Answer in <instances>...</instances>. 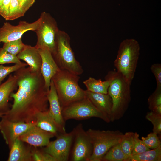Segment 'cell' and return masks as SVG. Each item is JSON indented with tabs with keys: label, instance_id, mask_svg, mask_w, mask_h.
Listing matches in <instances>:
<instances>
[{
	"label": "cell",
	"instance_id": "cell-8",
	"mask_svg": "<svg viewBox=\"0 0 161 161\" xmlns=\"http://www.w3.org/2000/svg\"><path fill=\"white\" fill-rule=\"evenodd\" d=\"M62 112L65 121L69 119L82 120L96 117L107 123L111 122L109 118L98 110L86 97L63 108Z\"/></svg>",
	"mask_w": 161,
	"mask_h": 161
},
{
	"label": "cell",
	"instance_id": "cell-4",
	"mask_svg": "<svg viewBox=\"0 0 161 161\" xmlns=\"http://www.w3.org/2000/svg\"><path fill=\"white\" fill-rule=\"evenodd\" d=\"M138 42L134 39H126L120 43L114 66L117 72L131 85L134 78L140 54Z\"/></svg>",
	"mask_w": 161,
	"mask_h": 161
},
{
	"label": "cell",
	"instance_id": "cell-32",
	"mask_svg": "<svg viewBox=\"0 0 161 161\" xmlns=\"http://www.w3.org/2000/svg\"><path fill=\"white\" fill-rule=\"evenodd\" d=\"M148 103L151 111L155 107L161 105V89L156 88L148 98Z\"/></svg>",
	"mask_w": 161,
	"mask_h": 161
},
{
	"label": "cell",
	"instance_id": "cell-13",
	"mask_svg": "<svg viewBox=\"0 0 161 161\" xmlns=\"http://www.w3.org/2000/svg\"><path fill=\"white\" fill-rule=\"evenodd\" d=\"M54 136L53 134L35 125L20 135L18 139L31 146L42 147L47 146L50 142V139Z\"/></svg>",
	"mask_w": 161,
	"mask_h": 161
},
{
	"label": "cell",
	"instance_id": "cell-31",
	"mask_svg": "<svg viewBox=\"0 0 161 161\" xmlns=\"http://www.w3.org/2000/svg\"><path fill=\"white\" fill-rule=\"evenodd\" d=\"M32 158L34 161H57L53 157L43 150L32 149Z\"/></svg>",
	"mask_w": 161,
	"mask_h": 161
},
{
	"label": "cell",
	"instance_id": "cell-26",
	"mask_svg": "<svg viewBox=\"0 0 161 161\" xmlns=\"http://www.w3.org/2000/svg\"><path fill=\"white\" fill-rule=\"evenodd\" d=\"M24 13L18 0H10L8 20H13L23 16Z\"/></svg>",
	"mask_w": 161,
	"mask_h": 161
},
{
	"label": "cell",
	"instance_id": "cell-15",
	"mask_svg": "<svg viewBox=\"0 0 161 161\" xmlns=\"http://www.w3.org/2000/svg\"><path fill=\"white\" fill-rule=\"evenodd\" d=\"M47 96L50 115L63 131L66 133L65 121L63 116L62 108L55 87L52 80Z\"/></svg>",
	"mask_w": 161,
	"mask_h": 161
},
{
	"label": "cell",
	"instance_id": "cell-14",
	"mask_svg": "<svg viewBox=\"0 0 161 161\" xmlns=\"http://www.w3.org/2000/svg\"><path fill=\"white\" fill-rule=\"evenodd\" d=\"M38 49L42 60L41 72L44 79L46 87L49 89L52 78L61 69L50 51L44 49Z\"/></svg>",
	"mask_w": 161,
	"mask_h": 161
},
{
	"label": "cell",
	"instance_id": "cell-30",
	"mask_svg": "<svg viewBox=\"0 0 161 161\" xmlns=\"http://www.w3.org/2000/svg\"><path fill=\"white\" fill-rule=\"evenodd\" d=\"M22 62L17 55L9 53L2 47L0 48V64L8 63L21 64Z\"/></svg>",
	"mask_w": 161,
	"mask_h": 161
},
{
	"label": "cell",
	"instance_id": "cell-38",
	"mask_svg": "<svg viewBox=\"0 0 161 161\" xmlns=\"http://www.w3.org/2000/svg\"><path fill=\"white\" fill-rule=\"evenodd\" d=\"M7 111L0 110V118H1L6 113Z\"/></svg>",
	"mask_w": 161,
	"mask_h": 161
},
{
	"label": "cell",
	"instance_id": "cell-18",
	"mask_svg": "<svg viewBox=\"0 0 161 161\" xmlns=\"http://www.w3.org/2000/svg\"><path fill=\"white\" fill-rule=\"evenodd\" d=\"M24 142L16 139L10 148L8 161H32V149L26 146Z\"/></svg>",
	"mask_w": 161,
	"mask_h": 161
},
{
	"label": "cell",
	"instance_id": "cell-39",
	"mask_svg": "<svg viewBox=\"0 0 161 161\" xmlns=\"http://www.w3.org/2000/svg\"><path fill=\"white\" fill-rule=\"evenodd\" d=\"M4 0H0V7H1Z\"/></svg>",
	"mask_w": 161,
	"mask_h": 161
},
{
	"label": "cell",
	"instance_id": "cell-6",
	"mask_svg": "<svg viewBox=\"0 0 161 161\" xmlns=\"http://www.w3.org/2000/svg\"><path fill=\"white\" fill-rule=\"evenodd\" d=\"M93 147L89 161H101L113 146L120 143L123 134L118 130H100L89 129L87 131Z\"/></svg>",
	"mask_w": 161,
	"mask_h": 161
},
{
	"label": "cell",
	"instance_id": "cell-20",
	"mask_svg": "<svg viewBox=\"0 0 161 161\" xmlns=\"http://www.w3.org/2000/svg\"><path fill=\"white\" fill-rule=\"evenodd\" d=\"M17 86V77L11 74L7 80L0 84V110L7 111L9 97Z\"/></svg>",
	"mask_w": 161,
	"mask_h": 161
},
{
	"label": "cell",
	"instance_id": "cell-28",
	"mask_svg": "<svg viewBox=\"0 0 161 161\" xmlns=\"http://www.w3.org/2000/svg\"><path fill=\"white\" fill-rule=\"evenodd\" d=\"M27 64L24 62L21 64H16L10 66H4L0 64V84L4 79L10 73L15 72L21 68L27 66Z\"/></svg>",
	"mask_w": 161,
	"mask_h": 161
},
{
	"label": "cell",
	"instance_id": "cell-29",
	"mask_svg": "<svg viewBox=\"0 0 161 161\" xmlns=\"http://www.w3.org/2000/svg\"><path fill=\"white\" fill-rule=\"evenodd\" d=\"M141 140L150 149H155L161 145V142L157 134L153 132L148 134L146 137H142Z\"/></svg>",
	"mask_w": 161,
	"mask_h": 161
},
{
	"label": "cell",
	"instance_id": "cell-22",
	"mask_svg": "<svg viewBox=\"0 0 161 161\" xmlns=\"http://www.w3.org/2000/svg\"><path fill=\"white\" fill-rule=\"evenodd\" d=\"M161 145L155 149L132 155L128 161H161Z\"/></svg>",
	"mask_w": 161,
	"mask_h": 161
},
{
	"label": "cell",
	"instance_id": "cell-33",
	"mask_svg": "<svg viewBox=\"0 0 161 161\" xmlns=\"http://www.w3.org/2000/svg\"><path fill=\"white\" fill-rule=\"evenodd\" d=\"M150 150L143 140L139 138V135L137 132L134 133V144L132 155L139 154Z\"/></svg>",
	"mask_w": 161,
	"mask_h": 161
},
{
	"label": "cell",
	"instance_id": "cell-40",
	"mask_svg": "<svg viewBox=\"0 0 161 161\" xmlns=\"http://www.w3.org/2000/svg\"><path fill=\"white\" fill-rule=\"evenodd\" d=\"M18 1L19 3L20 4L21 2V1H22V0H18Z\"/></svg>",
	"mask_w": 161,
	"mask_h": 161
},
{
	"label": "cell",
	"instance_id": "cell-5",
	"mask_svg": "<svg viewBox=\"0 0 161 161\" xmlns=\"http://www.w3.org/2000/svg\"><path fill=\"white\" fill-rule=\"evenodd\" d=\"M70 40L67 33L59 30L55 49L52 55L61 70H66L79 75L83 73V70L75 58L70 46Z\"/></svg>",
	"mask_w": 161,
	"mask_h": 161
},
{
	"label": "cell",
	"instance_id": "cell-19",
	"mask_svg": "<svg viewBox=\"0 0 161 161\" xmlns=\"http://www.w3.org/2000/svg\"><path fill=\"white\" fill-rule=\"evenodd\" d=\"M35 121L36 126L40 129L54 134L57 136L58 133H64L50 115L49 109L38 113Z\"/></svg>",
	"mask_w": 161,
	"mask_h": 161
},
{
	"label": "cell",
	"instance_id": "cell-16",
	"mask_svg": "<svg viewBox=\"0 0 161 161\" xmlns=\"http://www.w3.org/2000/svg\"><path fill=\"white\" fill-rule=\"evenodd\" d=\"M17 56L20 60L24 61L32 71L41 72V58L38 49L35 46L26 45L23 50Z\"/></svg>",
	"mask_w": 161,
	"mask_h": 161
},
{
	"label": "cell",
	"instance_id": "cell-23",
	"mask_svg": "<svg viewBox=\"0 0 161 161\" xmlns=\"http://www.w3.org/2000/svg\"><path fill=\"white\" fill-rule=\"evenodd\" d=\"M134 133L128 132L123 134L120 144L125 156V161H128L132 155L134 144Z\"/></svg>",
	"mask_w": 161,
	"mask_h": 161
},
{
	"label": "cell",
	"instance_id": "cell-24",
	"mask_svg": "<svg viewBox=\"0 0 161 161\" xmlns=\"http://www.w3.org/2000/svg\"><path fill=\"white\" fill-rule=\"evenodd\" d=\"M102 161H125V156L120 143L112 147L104 156Z\"/></svg>",
	"mask_w": 161,
	"mask_h": 161
},
{
	"label": "cell",
	"instance_id": "cell-12",
	"mask_svg": "<svg viewBox=\"0 0 161 161\" xmlns=\"http://www.w3.org/2000/svg\"><path fill=\"white\" fill-rule=\"evenodd\" d=\"M40 21L39 18L32 23L21 21L18 25L15 26L9 22H5L0 28V42L4 43L16 40L21 38L23 34L27 31H35Z\"/></svg>",
	"mask_w": 161,
	"mask_h": 161
},
{
	"label": "cell",
	"instance_id": "cell-7",
	"mask_svg": "<svg viewBox=\"0 0 161 161\" xmlns=\"http://www.w3.org/2000/svg\"><path fill=\"white\" fill-rule=\"evenodd\" d=\"M40 21L35 31L37 36L35 47L44 49L52 54L54 52L59 30L55 19L49 13L42 12L39 17Z\"/></svg>",
	"mask_w": 161,
	"mask_h": 161
},
{
	"label": "cell",
	"instance_id": "cell-3",
	"mask_svg": "<svg viewBox=\"0 0 161 161\" xmlns=\"http://www.w3.org/2000/svg\"><path fill=\"white\" fill-rule=\"evenodd\" d=\"M78 75L61 70L52 78L62 109L86 96V91L78 84Z\"/></svg>",
	"mask_w": 161,
	"mask_h": 161
},
{
	"label": "cell",
	"instance_id": "cell-36",
	"mask_svg": "<svg viewBox=\"0 0 161 161\" xmlns=\"http://www.w3.org/2000/svg\"><path fill=\"white\" fill-rule=\"evenodd\" d=\"M35 0H22L20 5L24 14L33 5Z\"/></svg>",
	"mask_w": 161,
	"mask_h": 161
},
{
	"label": "cell",
	"instance_id": "cell-17",
	"mask_svg": "<svg viewBox=\"0 0 161 161\" xmlns=\"http://www.w3.org/2000/svg\"><path fill=\"white\" fill-rule=\"evenodd\" d=\"M86 91V97L98 110L110 120L112 103L110 95L108 93H96L87 90Z\"/></svg>",
	"mask_w": 161,
	"mask_h": 161
},
{
	"label": "cell",
	"instance_id": "cell-11",
	"mask_svg": "<svg viewBox=\"0 0 161 161\" xmlns=\"http://www.w3.org/2000/svg\"><path fill=\"white\" fill-rule=\"evenodd\" d=\"M0 121V131L9 148L14 141L31 128L36 125L35 122L24 123L13 121L3 116Z\"/></svg>",
	"mask_w": 161,
	"mask_h": 161
},
{
	"label": "cell",
	"instance_id": "cell-34",
	"mask_svg": "<svg viewBox=\"0 0 161 161\" xmlns=\"http://www.w3.org/2000/svg\"><path fill=\"white\" fill-rule=\"evenodd\" d=\"M150 69L153 74L157 82L156 88L161 89V64L155 63L152 64Z\"/></svg>",
	"mask_w": 161,
	"mask_h": 161
},
{
	"label": "cell",
	"instance_id": "cell-10",
	"mask_svg": "<svg viewBox=\"0 0 161 161\" xmlns=\"http://www.w3.org/2000/svg\"><path fill=\"white\" fill-rule=\"evenodd\" d=\"M74 134V129L69 133H61L55 140L50 141L42 150L54 157L57 161H68Z\"/></svg>",
	"mask_w": 161,
	"mask_h": 161
},
{
	"label": "cell",
	"instance_id": "cell-35",
	"mask_svg": "<svg viewBox=\"0 0 161 161\" xmlns=\"http://www.w3.org/2000/svg\"><path fill=\"white\" fill-rule=\"evenodd\" d=\"M10 0H4L0 7V15L8 20L9 13Z\"/></svg>",
	"mask_w": 161,
	"mask_h": 161
},
{
	"label": "cell",
	"instance_id": "cell-37",
	"mask_svg": "<svg viewBox=\"0 0 161 161\" xmlns=\"http://www.w3.org/2000/svg\"><path fill=\"white\" fill-rule=\"evenodd\" d=\"M151 111L156 114L161 115V105L155 107Z\"/></svg>",
	"mask_w": 161,
	"mask_h": 161
},
{
	"label": "cell",
	"instance_id": "cell-21",
	"mask_svg": "<svg viewBox=\"0 0 161 161\" xmlns=\"http://www.w3.org/2000/svg\"><path fill=\"white\" fill-rule=\"evenodd\" d=\"M87 91L96 93L108 94V90L109 85L108 80L103 81L101 79L97 80L90 77L83 81Z\"/></svg>",
	"mask_w": 161,
	"mask_h": 161
},
{
	"label": "cell",
	"instance_id": "cell-27",
	"mask_svg": "<svg viewBox=\"0 0 161 161\" xmlns=\"http://www.w3.org/2000/svg\"><path fill=\"white\" fill-rule=\"evenodd\" d=\"M145 118L151 122L153 125V132L157 134L161 133V115L154 113L152 111L148 112Z\"/></svg>",
	"mask_w": 161,
	"mask_h": 161
},
{
	"label": "cell",
	"instance_id": "cell-9",
	"mask_svg": "<svg viewBox=\"0 0 161 161\" xmlns=\"http://www.w3.org/2000/svg\"><path fill=\"white\" fill-rule=\"evenodd\" d=\"M74 146L72 152L73 161H89L93 147L91 139L81 124L74 128Z\"/></svg>",
	"mask_w": 161,
	"mask_h": 161
},
{
	"label": "cell",
	"instance_id": "cell-1",
	"mask_svg": "<svg viewBox=\"0 0 161 161\" xmlns=\"http://www.w3.org/2000/svg\"><path fill=\"white\" fill-rule=\"evenodd\" d=\"M18 89L10 97L13 103L3 116L13 121L29 123L35 121L39 112L49 109L47 93L41 72L32 71L29 66L21 68L15 72Z\"/></svg>",
	"mask_w": 161,
	"mask_h": 161
},
{
	"label": "cell",
	"instance_id": "cell-25",
	"mask_svg": "<svg viewBox=\"0 0 161 161\" xmlns=\"http://www.w3.org/2000/svg\"><path fill=\"white\" fill-rule=\"evenodd\" d=\"M26 46L21 38L4 43L2 48L9 53L15 55L21 52Z\"/></svg>",
	"mask_w": 161,
	"mask_h": 161
},
{
	"label": "cell",
	"instance_id": "cell-2",
	"mask_svg": "<svg viewBox=\"0 0 161 161\" xmlns=\"http://www.w3.org/2000/svg\"><path fill=\"white\" fill-rule=\"evenodd\" d=\"M105 79L109 82L108 93L112 103L110 120L113 122L121 118L128 107L131 100V85L115 70L109 71Z\"/></svg>",
	"mask_w": 161,
	"mask_h": 161
}]
</instances>
